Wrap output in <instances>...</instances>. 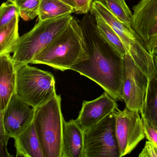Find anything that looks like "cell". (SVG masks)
Returning a JSON list of instances; mask_svg holds the SVG:
<instances>
[{
	"label": "cell",
	"instance_id": "30bf717a",
	"mask_svg": "<svg viewBox=\"0 0 157 157\" xmlns=\"http://www.w3.org/2000/svg\"><path fill=\"white\" fill-rule=\"evenodd\" d=\"M131 27L154 55L157 47V0H140L132 8Z\"/></svg>",
	"mask_w": 157,
	"mask_h": 157
},
{
	"label": "cell",
	"instance_id": "484cf974",
	"mask_svg": "<svg viewBox=\"0 0 157 157\" xmlns=\"http://www.w3.org/2000/svg\"><path fill=\"white\" fill-rule=\"evenodd\" d=\"M0 140L3 144L7 147L8 139L6 134L3 124V112L0 110Z\"/></svg>",
	"mask_w": 157,
	"mask_h": 157
},
{
	"label": "cell",
	"instance_id": "6da1fadb",
	"mask_svg": "<svg viewBox=\"0 0 157 157\" xmlns=\"http://www.w3.org/2000/svg\"><path fill=\"white\" fill-rule=\"evenodd\" d=\"M87 47L88 57L73 65L75 71L100 86L116 100H122L124 57L101 36L95 17L84 16L79 20Z\"/></svg>",
	"mask_w": 157,
	"mask_h": 157
},
{
	"label": "cell",
	"instance_id": "d6986e66",
	"mask_svg": "<svg viewBox=\"0 0 157 157\" xmlns=\"http://www.w3.org/2000/svg\"><path fill=\"white\" fill-rule=\"evenodd\" d=\"M96 18L97 28L101 36L122 56L128 53L120 37L104 20L98 16Z\"/></svg>",
	"mask_w": 157,
	"mask_h": 157
},
{
	"label": "cell",
	"instance_id": "7c38bea8",
	"mask_svg": "<svg viewBox=\"0 0 157 157\" xmlns=\"http://www.w3.org/2000/svg\"><path fill=\"white\" fill-rule=\"evenodd\" d=\"M118 108L116 100L105 92L94 100L83 101L79 115L75 121L84 131Z\"/></svg>",
	"mask_w": 157,
	"mask_h": 157
},
{
	"label": "cell",
	"instance_id": "d4e9b609",
	"mask_svg": "<svg viewBox=\"0 0 157 157\" xmlns=\"http://www.w3.org/2000/svg\"><path fill=\"white\" fill-rule=\"evenodd\" d=\"M145 137L148 141L157 144V130L150 126L144 119H142Z\"/></svg>",
	"mask_w": 157,
	"mask_h": 157
},
{
	"label": "cell",
	"instance_id": "e0dca14e",
	"mask_svg": "<svg viewBox=\"0 0 157 157\" xmlns=\"http://www.w3.org/2000/svg\"><path fill=\"white\" fill-rule=\"evenodd\" d=\"M75 9L60 0H40L38 11L40 21L56 18L70 14Z\"/></svg>",
	"mask_w": 157,
	"mask_h": 157
},
{
	"label": "cell",
	"instance_id": "2e32d148",
	"mask_svg": "<svg viewBox=\"0 0 157 157\" xmlns=\"http://www.w3.org/2000/svg\"><path fill=\"white\" fill-rule=\"evenodd\" d=\"M14 140L16 156L44 157L33 122Z\"/></svg>",
	"mask_w": 157,
	"mask_h": 157
},
{
	"label": "cell",
	"instance_id": "4316f807",
	"mask_svg": "<svg viewBox=\"0 0 157 157\" xmlns=\"http://www.w3.org/2000/svg\"><path fill=\"white\" fill-rule=\"evenodd\" d=\"M7 150V147L5 146L0 140V157H12Z\"/></svg>",
	"mask_w": 157,
	"mask_h": 157
},
{
	"label": "cell",
	"instance_id": "7402d4cb",
	"mask_svg": "<svg viewBox=\"0 0 157 157\" xmlns=\"http://www.w3.org/2000/svg\"><path fill=\"white\" fill-rule=\"evenodd\" d=\"M19 15L16 6L7 1L0 6V27L10 23L17 15Z\"/></svg>",
	"mask_w": 157,
	"mask_h": 157
},
{
	"label": "cell",
	"instance_id": "4fadbf2b",
	"mask_svg": "<svg viewBox=\"0 0 157 157\" xmlns=\"http://www.w3.org/2000/svg\"><path fill=\"white\" fill-rule=\"evenodd\" d=\"M17 70L10 53L0 55V110H5L15 94Z\"/></svg>",
	"mask_w": 157,
	"mask_h": 157
},
{
	"label": "cell",
	"instance_id": "5b68a950",
	"mask_svg": "<svg viewBox=\"0 0 157 157\" xmlns=\"http://www.w3.org/2000/svg\"><path fill=\"white\" fill-rule=\"evenodd\" d=\"M90 12L94 16L102 18L116 32L136 65L146 74L153 72L154 55L147 51L143 40L131 27L119 20L98 0L93 1Z\"/></svg>",
	"mask_w": 157,
	"mask_h": 157
},
{
	"label": "cell",
	"instance_id": "9c48e42d",
	"mask_svg": "<svg viewBox=\"0 0 157 157\" xmlns=\"http://www.w3.org/2000/svg\"><path fill=\"white\" fill-rule=\"evenodd\" d=\"M115 131L120 157L130 154L145 137L144 125L139 113L125 108L116 110Z\"/></svg>",
	"mask_w": 157,
	"mask_h": 157
},
{
	"label": "cell",
	"instance_id": "3957f363",
	"mask_svg": "<svg viewBox=\"0 0 157 157\" xmlns=\"http://www.w3.org/2000/svg\"><path fill=\"white\" fill-rule=\"evenodd\" d=\"M73 18L70 14L44 21L39 20L30 31L19 37L12 56L16 70L31 63L34 58L69 25Z\"/></svg>",
	"mask_w": 157,
	"mask_h": 157
},
{
	"label": "cell",
	"instance_id": "9a60e30c",
	"mask_svg": "<svg viewBox=\"0 0 157 157\" xmlns=\"http://www.w3.org/2000/svg\"><path fill=\"white\" fill-rule=\"evenodd\" d=\"M155 68L148 79L147 89L141 113L149 125L157 130V56L154 54Z\"/></svg>",
	"mask_w": 157,
	"mask_h": 157
},
{
	"label": "cell",
	"instance_id": "5bb4252c",
	"mask_svg": "<svg viewBox=\"0 0 157 157\" xmlns=\"http://www.w3.org/2000/svg\"><path fill=\"white\" fill-rule=\"evenodd\" d=\"M84 131L75 120L63 121L61 157H84Z\"/></svg>",
	"mask_w": 157,
	"mask_h": 157
},
{
	"label": "cell",
	"instance_id": "8fae6325",
	"mask_svg": "<svg viewBox=\"0 0 157 157\" xmlns=\"http://www.w3.org/2000/svg\"><path fill=\"white\" fill-rule=\"evenodd\" d=\"M35 108L15 94L12 97L3 113V124L8 140L14 139L33 121Z\"/></svg>",
	"mask_w": 157,
	"mask_h": 157
},
{
	"label": "cell",
	"instance_id": "44dd1931",
	"mask_svg": "<svg viewBox=\"0 0 157 157\" xmlns=\"http://www.w3.org/2000/svg\"><path fill=\"white\" fill-rule=\"evenodd\" d=\"M14 4L19 11V16L25 21L32 20L38 15L40 0H7Z\"/></svg>",
	"mask_w": 157,
	"mask_h": 157
},
{
	"label": "cell",
	"instance_id": "603a6c76",
	"mask_svg": "<svg viewBox=\"0 0 157 157\" xmlns=\"http://www.w3.org/2000/svg\"><path fill=\"white\" fill-rule=\"evenodd\" d=\"M75 5V13L87 14L90 11L93 0H73Z\"/></svg>",
	"mask_w": 157,
	"mask_h": 157
},
{
	"label": "cell",
	"instance_id": "52a82bcc",
	"mask_svg": "<svg viewBox=\"0 0 157 157\" xmlns=\"http://www.w3.org/2000/svg\"><path fill=\"white\" fill-rule=\"evenodd\" d=\"M116 111L84 131V157H120L115 131Z\"/></svg>",
	"mask_w": 157,
	"mask_h": 157
},
{
	"label": "cell",
	"instance_id": "7a4b0ae2",
	"mask_svg": "<svg viewBox=\"0 0 157 157\" xmlns=\"http://www.w3.org/2000/svg\"><path fill=\"white\" fill-rule=\"evenodd\" d=\"M88 57L87 47L79 20L73 17L31 63L46 65L63 72Z\"/></svg>",
	"mask_w": 157,
	"mask_h": 157
},
{
	"label": "cell",
	"instance_id": "277c9868",
	"mask_svg": "<svg viewBox=\"0 0 157 157\" xmlns=\"http://www.w3.org/2000/svg\"><path fill=\"white\" fill-rule=\"evenodd\" d=\"M61 98L57 94L35 108L33 124L44 157H61L63 127L64 119Z\"/></svg>",
	"mask_w": 157,
	"mask_h": 157
},
{
	"label": "cell",
	"instance_id": "ba28073f",
	"mask_svg": "<svg viewBox=\"0 0 157 157\" xmlns=\"http://www.w3.org/2000/svg\"><path fill=\"white\" fill-rule=\"evenodd\" d=\"M122 100L126 108L140 113L145 97L148 77L127 53L124 56Z\"/></svg>",
	"mask_w": 157,
	"mask_h": 157
},
{
	"label": "cell",
	"instance_id": "cb8c5ba5",
	"mask_svg": "<svg viewBox=\"0 0 157 157\" xmlns=\"http://www.w3.org/2000/svg\"><path fill=\"white\" fill-rule=\"evenodd\" d=\"M139 157H157V144L151 142L146 141L144 147L140 153Z\"/></svg>",
	"mask_w": 157,
	"mask_h": 157
},
{
	"label": "cell",
	"instance_id": "ac0fdd59",
	"mask_svg": "<svg viewBox=\"0 0 157 157\" xmlns=\"http://www.w3.org/2000/svg\"><path fill=\"white\" fill-rule=\"evenodd\" d=\"M19 16L17 15L10 23L0 27V55L13 53L19 37Z\"/></svg>",
	"mask_w": 157,
	"mask_h": 157
},
{
	"label": "cell",
	"instance_id": "83f0119b",
	"mask_svg": "<svg viewBox=\"0 0 157 157\" xmlns=\"http://www.w3.org/2000/svg\"><path fill=\"white\" fill-rule=\"evenodd\" d=\"M154 54H155V55H157V47L155 49V51H154Z\"/></svg>",
	"mask_w": 157,
	"mask_h": 157
},
{
	"label": "cell",
	"instance_id": "8992f818",
	"mask_svg": "<svg viewBox=\"0 0 157 157\" xmlns=\"http://www.w3.org/2000/svg\"><path fill=\"white\" fill-rule=\"evenodd\" d=\"M56 94L55 78L50 72L28 64L17 70L15 94L35 108Z\"/></svg>",
	"mask_w": 157,
	"mask_h": 157
},
{
	"label": "cell",
	"instance_id": "ffe728a7",
	"mask_svg": "<svg viewBox=\"0 0 157 157\" xmlns=\"http://www.w3.org/2000/svg\"><path fill=\"white\" fill-rule=\"evenodd\" d=\"M98 1L119 20L128 26L131 27L133 13L130 10L125 0Z\"/></svg>",
	"mask_w": 157,
	"mask_h": 157
}]
</instances>
